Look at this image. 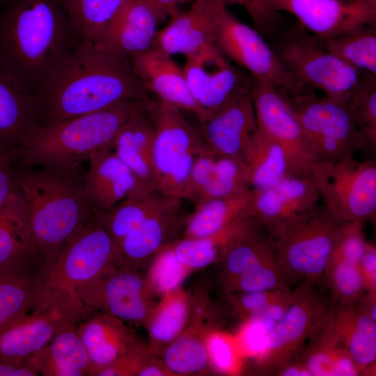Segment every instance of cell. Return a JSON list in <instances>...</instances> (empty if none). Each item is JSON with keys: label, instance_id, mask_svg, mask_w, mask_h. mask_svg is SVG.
<instances>
[{"label": "cell", "instance_id": "obj_1", "mask_svg": "<svg viewBox=\"0 0 376 376\" xmlns=\"http://www.w3.org/2000/svg\"><path fill=\"white\" fill-rule=\"evenodd\" d=\"M81 40L61 0H0V68L33 98Z\"/></svg>", "mask_w": 376, "mask_h": 376}, {"label": "cell", "instance_id": "obj_2", "mask_svg": "<svg viewBox=\"0 0 376 376\" xmlns=\"http://www.w3.org/2000/svg\"><path fill=\"white\" fill-rule=\"evenodd\" d=\"M148 91L130 58L81 40L33 98L38 125L145 100Z\"/></svg>", "mask_w": 376, "mask_h": 376}, {"label": "cell", "instance_id": "obj_3", "mask_svg": "<svg viewBox=\"0 0 376 376\" xmlns=\"http://www.w3.org/2000/svg\"><path fill=\"white\" fill-rule=\"evenodd\" d=\"M86 175L81 165L39 169L21 166L14 171L34 250L46 264L95 217L85 196Z\"/></svg>", "mask_w": 376, "mask_h": 376}, {"label": "cell", "instance_id": "obj_4", "mask_svg": "<svg viewBox=\"0 0 376 376\" xmlns=\"http://www.w3.org/2000/svg\"><path fill=\"white\" fill-rule=\"evenodd\" d=\"M135 102H121L97 111L36 127L19 150L20 166L73 168L96 151L113 148Z\"/></svg>", "mask_w": 376, "mask_h": 376}, {"label": "cell", "instance_id": "obj_5", "mask_svg": "<svg viewBox=\"0 0 376 376\" xmlns=\"http://www.w3.org/2000/svg\"><path fill=\"white\" fill-rule=\"evenodd\" d=\"M93 311L75 292L43 287L30 308L0 328V361L28 363L58 332L77 327Z\"/></svg>", "mask_w": 376, "mask_h": 376}, {"label": "cell", "instance_id": "obj_6", "mask_svg": "<svg viewBox=\"0 0 376 376\" xmlns=\"http://www.w3.org/2000/svg\"><path fill=\"white\" fill-rule=\"evenodd\" d=\"M342 224L317 205L267 233L278 264L293 283L326 285L325 269Z\"/></svg>", "mask_w": 376, "mask_h": 376}, {"label": "cell", "instance_id": "obj_7", "mask_svg": "<svg viewBox=\"0 0 376 376\" xmlns=\"http://www.w3.org/2000/svg\"><path fill=\"white\" fill-rule=\"evenodd\" d=\"M146 105L155 130L152 164L157 189L189 200L195 159L210 148L179 107L159 100Z\"/></svg>", "mask_w": 376, "mask_h": 376}, {"label": "cell", "instance_id": "obj_8", "mask_svg": "<svg viewBox=\"0 0 376 376\" xmlns=\"http://www.w3.org/2000/svg\"><path fill=\"white\" fill-rule=\"evenodd\" d=\"M312 90L307 86L294 93L278 91L293 111L317 160L335 162L367 150L347 105L324 95L319 97Z\"/></svg>", "mask_w": 376, "mask_h": 376}, {"label": "cell", "instance_id": "obj_9", "mask_svg": "<svg viewBox=\"0 0 376 376\" xmlns=\"http://www.w3.org/2000/svg\"><path fill=\"white\" fill-rule=\"evenodd\" d=\"M310 178L336 220L373 221L376 214V162L358 160L354 155L335 162L317 161Z\"/></svg>", "mask_w": 376, "mask_h": 376}, {"label": "cell", "instance_id": "obj_10", "mask_svg": "<svg viewBox=\"0 0 376 376\" xmlns=\"http://www.w3.org/2000/svg\"><path fill=\"white\" fill-rule=\"evenodd\" d=\"M121 266L118 245L95 217L45 265L41 281L45 288L77 293Z\"/></svg>", "mask_w": 376, "mask_h": 376}, {"label": "cell", "instance_id": "obj_11", "mask_svg": "<svg viewBox=\"0 0 376 376\" xmlns=\"http://www.w3.org/2000/svg\"><path fill=\"white\" fill-rule=\"evenodd\" d=\"M274 52L298 81L342 104H346L363 76L362 72L329 52L322 40L305 31L288 34Z\"/></svg>", "mask_w": 376, "mask_h": 376}, {"label": "cell", "instance_id": "obj_12", "mask_svg": "<svg viewBox=\"0 0 376 376\" xmlns=\"http://www.w3.org/2000/svg\"><path fill=\"white\" fill-rule=\"evenodd\" d=\"M331 307L319 287L299 283L292 290L288 309L267 332L265 350L258 361L260 369L266 373H274L294 359L326 319Z\"/></svg>", "mask_w": 376, "mask_h": 376}, {"label": "cell", "instance_id": "obj_13", "mask_svg": "<svg viewBox=\"0 0 376 376\" xmlns=\"http://www.w3.org/2000/svg\"><path fill=\"white\" fill-rule=\"evenodd\" d=\"M225 7L221 11L216 45L232 63L247 71L251 78L265 81L279 91H299L304 85L283 65L260 33L241 21Z\"/></svg>", "mask_w": 376, "mask_h": 376}, {"label": "cell", "instance_id": "obj_14", "mask_svg": "<svg viewBox=\"0 0 376 376\" xmlns=\"http://www.w3.org/2000/svg\"><path fill=\"white\" fill-rule=\"evenodd\" d=\"M182 69L201 113L198 122L233 102L251 86V77L233 65L216 44L187 56Z\"/></svg>", "mask_w": 376, "mask_h": 376}, {"label": "cell", "instance_id": "obj_15", "mask_svg": "<svg viewBox=\"0 0 376 376\" xmlns=\"http://www.w3.org/2000/svg\"><path fill=\"white\" fill-rule=\"evenodd\" d=\"M251 94L258 130L282 147L294 175L309 176L318 160L290 106L276 88L259 79L251 78Z\"/></svg>", "mask_w": 376, "mask_h": 376}, {"label": "cell", "instance_id": "obj_16", "mask_svg": "<svg viewBox=\"0 0 376 376\" xmlns=\"http://www.w3.org/2000/svg\"><path fill=\"white\" fill-rule=\"evenodd\" d=\"M85 305L123 321L144 323L155 304L146 277L136 269L115 268L78 292Z\"/></svg>", "mask_w": 376, "mask_h": 376}, {"label": "cell", "instance_id": "obj_17", "mask_svg": "<svg viewBox=\"0 0 376 376\" xmlns=\"http://www.w3.org/2000/svg\"><path fill=\"white\" fill-rule=\"evenodd\" d=\"M199 124L200 127L197 130L211 150L244 164L258 132L251 86L233 102Z\"/></svg>", "mask_w": 376, "mask_h": 376}, {"label": "cell", "instance_id": "obj_18", "mask_svg": "<svg viewBox=\"0 0 376 376\" xmlns=\"http://www.w3.org/2000/svg\"><path fill=\"white\" fill-rule=\"evenodd\" d=\"M226 6L225 0H194L187 10L180 11L157 31L154 47L171 56H187L216 44L220 15Z\"/></svg>", "mask_w": 376, "mask_h": 376}, {"label": "cell", "instance_id": "obj_19", "mask_svg": "<svg viewBox=\"0 0 376 376\" xmlns=\"http://www.w3.org/2000/svg\"><path fill=\"white\" fill-rule=\"evenodd\" d=\"M251 213L267 233L318 205L320 195L310 176L290 175L275 185L251 191Z\"/></svg>", "mask_w": 376, "mask_h": 376}, {"label": "cell", "instance_id": "obj_20", "mask_svg": "<svg viewBox=\"0 0 376 376\" xmlns=\"http://www.w3.org/2000/svg\"><path fill=\"white\" fill-rule=\"evenodd\" d=\"M158 18L144 0H124L96 43L130 58L154 47Z\"/></svg>", "mask_w": 376, "mask_h": 376}, {"label": "cell", "instance_id": "obj_21", "mask_svg": "<svg viewBox=\"0 0 376 376\" xmlns=\"http://www.w3.org/2000/svg\"><path fill=\"white\" fill-rule=\"evenodd\" d=\"M154 135V125L145 100L135 102L113 143L115 152L137 180L138 188L133 194L157 190L152 164Z\"/></svg>", "mask_w": 376, "mask_h": 376}, {"label": "cell", "instance_id": "obj_22", "mask_svg": "<svg viewBox=\"0 0 376 376\" xmlns=\"http://www.w3.org/2000/svg\"><path fill=\"white\" fill-rule=\"evenodd\" d=\"M278 13L294 15L299 25L321 40L361 25H376L350 0H269Z\"/></svg>", "mask_w": 376, "mask_h": 376}, {"label": "cell", "instance_id": "obj_23", "mask_svg": "<svg viewBox=\"0 0 376 376\" xmlns=\"http://www.w3.org/2000/svg\"><path fill=\"white\" fill-rule=\"evenodd\" d=\"M113 148L92 153L84 182L88 207L95 217L136 191L138 182Z\"/></svg>", "mask_w": 376, "mask_h": 376}, {"label": "cell", "instance_id": "obj_24", "mask_svg": "<svg viewBox=\"0 0 376 376\" xmlns=\"http://www.w3.org/2000/svg\"><path fill=\"white\" fill-rule=\"evenodd\" d=\"M182 199L167 196L159 207L117 244L126 267L136 269L170 244L181 221Z\"/></svg>", "mask_w": 376, "mask_h": 376}, {"label": "cell", "instance_id": "obj_25", "mask_svg": "<svg viewBox=\"0 0 376 376\" xmlns=\"http://www.w3.org/2000/svg\"><path fill=\"white\" fill-rule=\"evenodd\" d=\"M130 61L148 91L154 93L160 101L191 112L198 120L201 118V111L189 91L183 69L171 56L152 47Z\"/></svg>", "mask_w": 376, "mask_h": 376}, {"label": "cell", "instance_id": "obj_26", "mask_svg": "<svg viewBox=\"0 0 376 376\" xmlns=\"http://www.w3.org/2000/svg\"><path fill=\"white\" fill-rule=\"evenodd\" d=\"M76 331L88 356L90 375H96L136 343L123 321L105 312L93 313Z\"/></svg>", "mask_w": 376, "mask_h": 376}, {"label": "cell", "instance_id": "obj_27", "mask_svg": "<svg viewBox=\"0 0 376 376\" xmlns=\"http://www.w3.org/2000/svg\"><path fill=\"white\" fill-rule=\"evenodd\" d=\"M329 318L336 338L360 373H368L376 360V320L357 301L338 303L332 306Z\"/></svg>", "mask_w": 376, "mask_h": 376}, {"label": "cell", "instance_id": "obj_28", "mask_svg": "<svg viewBox=\"0 0 376 376\" xmlns=\"http://www.w3.org/2000/svg\"><path fill=\"white\" fill-rule=\"evenodd\" d=\"M45 266L40 260L0 266V328L36 301Z\"/></svg>", "mask_w": 376, "mask_h": 376}, {"label": "cell", "instance_id": "obj_29", "mask_svg": "<svg viewBox=\"0 0 376 376\" xmlns=\"http://www.w3.org/2000/svg\"><path fill=\"white\" fill-rule=\"evenodd\" d=\"M33 260L45 263L34 250L26 207L17 187L0 205V266Z\"/></svg>", "mask_w": 376, "mask_h": 376}, {"label": "cell", "instance_id": "obj_30", "mask_svg": "<svg viewBox=\"0 0 376 376\" xmlns=\"http://www.w3.org/2000/svg\"><path fill=\"white\" fill-rule=\"evenodd\" d=\"M37 126L33 98L0 68V143L19 152Z\"/></svg>", "mask_w": 376, "mask_h": 376}, {"label": "cell", "instance_id": "obj_31", "mask_svg": "<svg viewBox=\"0 0 376 376\" xmlns=\"http://www.w3.org/2000/svg\"><path fill=\"white\" fill-rule=\"evenodd\" d=\"M262 228L252 215L239 219L217 233L201 238H182L175 246L180 261L191 270L220 261L226 251L240 239Z\"/></svg>", "mask_w": 376, "mask_h": 376}, {"label": "cell", "instance_id": "obj_32", "mask_svg": "<svg viewBox=\"0 0 376 376\" xmlns=\"http://www.w3.org/2000/svg\"><path fill=\"white\" fill-rule=\"evenodd\" d=\"M76 328L68 327L58 332L28 363L45 376L90 375L88 356Z\"/></svg>", "mask_w": 376, "mask_h": 376}, {"label": "cell", "instance_id": "obj_33", "mask_svg": "<svg viewBox=\"0 0 376 376\" xmlns=\"http://www.w3.org/2000/svg\"><path fill=\"white\" fill-rule=\"evenodd\" d=\"M251 196L250 189L196 203L194 212L186 221L183 238L207 237L239 219L252 215Z\"/></svg>", "mask_w": 376, "mask_h": 376}, {"label": "cell", "instance_id": "obj_34", "mask_svg": "<svg viewBox=\"0 0 376 376\" xmlns=\"http://www.w3.org/2000/svg\"><path fill=\"white\" fill-rule=\"evenodd\" d=\"M329 313L308 339V347L299 360L308 368L311 376L359 375L358 368L332 330Z\"/></svg>", "mask_w": 376, "mask_h": 376}, {"label": "cell", "instance_id": "obj_35", "mask_svg": "<svg viewBox=\"0 0 376 376\" xmlns=\"http://www.w3.org/2000/svg\"><path fill=\"white\" fill-rule=\"evenodd\" d=\"M244 164L248 170L251 191L267 189L285 178L294 175L282 147L258 130Z\"/></svg>", "mask_w": 376, "mask_h": 376}, {"label": "cell", "instance_id": "obj_36", "mask_svg": "<svg viewBox=\"0 0 376 376\" xmlns=\"http://www.w3.org/2000/svg\"><path fill=\"white\" fill-rule=\"evenodd\" d=\"M189 311L188 297L181 288L163 295L144 322L153 350L165 349L183 331Z\"/></svg>", "mask_w": 376, "mask_h": 376}, {"label": "cell", "instance_id": "obj_37", "mask_svg": "<svg viewBox=\"0 0 376 376\" xmlns=\"http://www.w3.org/2000/svg\"><path fill=\"white\" fill-rule=\"evenodd\" d=\"M167 196L159 190L145 194H131L97 219L117 244L155 212Z\"/></svg>", "mask_w": 376, "mask_h": 376}, {"label": "cell", "instance_id": "obj_38", "mask_svg": "<svg viewBox=\"0 0 376 376\" xmlns=\"http://www.w3.org/2000/svg\"><path fill=\"white\" fill-rule=\"evenodd\" d=\"M322 42L329 52L347 64L376 75L375 25H361Z\"/></svg>", "mask_w": 376, "mask_h": 376}, {"label": "cell", "instance_id": "obj_39", "mask_svg": "<svg viewBox=\"0 0 376 376\" xmlns=\"http://www.w3.org/2000/svg\"><path fill=\"white\" fill-rule=\"evenodd\" d=\"M260 229L240 239L224 253L220 260L223 283L260 264L276 258L269 235L262 233Z\"/></svg>", "mask_w": 376, "mask_h": 376}, {"label": "cell", "instance_id": "obj_40", "mask_svg": "<svg viewBox=\"0 0 376 376\" xmlns=\"http://www.w3.org/2000/svg\"><path fill=\"white\" fill-rule=\"evenodd\" d=\"M230 294L228 301L237 315L251 322L272 325L283 316L292 301L290 289Z\"/></svg>", "mask_w": 376, "mask_h": 376}, {"label": "cell", "instance_id": "obj_41", "mask_svg": "<svg viewBox=\"0 0 376 376\" xmlns=\"http://www.w3.org/2000/svg\"><path fill=\"white\" fill-rule=\"evenodd\" d=\"M124 0H61L82 40L97 42Z\"/></svg>", "mask_w": 376, "mask_h": 376}, {"label": "cell", "instance_id": "obj_42", "mask_svg": "<svg viewBox=\"0 0 376 376\" xmlns=\"http://www.w3.org/2000/svg\"><path fill=\"white\" fill-rule=\"evenodd\" d=\"M164 365L171 375L203 371L209 364L203 339L194 329L182 331L164 351Z\"/></svg>", "mask_w": 376, "mask_h": 376}, {"label": "cell", "instance_id": "obj_43", "mask_svg": "<svg viewBox=\"0 0 376 376\" xmlns=\"http://www.w3.org/2000/svg\"><path fill=\"white\" fill-rule=\"evenodd\" d=\"M364 75L346 105L366 143L367 150L373 152L376 149V75Z\"/></svg>", "mask_w": 376, "mask_h": 376}, {"label": "cell", "instance_id": "obj_44", "mask_svg": "<svg viewBox=\"0 0 376 376\" xmlns=\"http://www.w3.org/2000/svg\"><path fill=\"white\" fill-rule=\"evenodd\" d=\"M250 189L245 165L233 157L217 154L212 178L203 200L229 196Z\"/></svg>", "mask_w": 376, "mask_h": 376}, {"label": "cell", "instance_id": "obj_45", "mask_svg": "<svg viewBox=\"0 0 376 376\" xmlns=\"http://www.w3.org/2000/svg\"><path fill=\"white\" fill-rule=\"evenodd\" d=\"M293 282L282 270L276 258L260 264L224 283L227 292L290 290Z\"/></svg>", "mask_w": 376, "mask_h": 376}, {"label": "cell", "instance_id": "obj_46", "mask_svg": "<svg viewBox=\"0 0 376 376\" xmlns=\"http://www.w3.org/2000/svg\"><path fill=\"white\" fill-rule=\"evenodd\" d=\"M146 281L154 293L162 295L180 288V285L191 272L175 256L171 243L154 256Z\"/></svg>", "mask_w": 376, "mask_h": 376}, {"label": "cell", "instance_id": "obj_47", "mask_svg": "<svg viewBox=\"0 0 376 376\" xmlns=\"http://www.w3.org/2000/svg\"><path fill=\"white\" fill-rule=\"evenodd\" d=\"M325 285L338 303H355L366 292L357 265L334 258L325 269Z\"/></svg>", "mask_w": 376, "mask_h": 376}, {"label": "cell", "instance_id": "obj_48", "mask_svg": "<svg viewBox=\"0 0 376 376\" xmlns=\"http://www.w3.org/2000/svg\"><path fill=\"white\" fill-rule=\"evenodd\" d=\"M364 224L361 221L343 223L330 258L357 265L367 241Z\"/></svg>", "mask_w": 376, "mask_h": 376}, {"label": "cell", "instance_id": "obj_49", "mask_svg": "<svg viewBox=\"0 0 376 376\" xmlns=\"http://www.w3.org/2000/svg\"><path fill=\"white\" fill-rule=\"evenodd\" d=\"M209 363L217 370L227 373L235 364V352L230 342L219 333L204 337Z\"/></svg>", "mask_w": 376, "mask_h": 376}, {"label": "cell", "instance_id": "obj_50", "mask_svg": "<svg viewBox=\"0 0 376 376\" xmlns=\"http://www.w3.org/2000/svg\"><path fill=\"white\" fill-rule=\"evenodd\" d=\"M226 4L242 7L250 17L254 28L259 32L270 30L279 19V13L269 0H225Z\"/></svg>", "mask_w": 376, "mask_h": 376}, {"label": "cell", "instance_id": "obj_51", "mask_svg": "<svg viewBox=\"0 0 376 376\" xmlns=\"http://www.w3.org/2000/svg\"><path fill=\"white\" fill-rule=\"evenodd\" d=\"M19 152L0 143V205L16 189L13 165L17 160Z\"/></svg>", "mask_w": 376, "mask_h": 376}, {"label": "cell", "instance_id": "obj_52", "mask_svg": "<svg viewBox=\"0 0 376 376\" xmlns=\"http://www.w3.org/2000/svg\"><path fill=\"white\" fill-rule=\"evenodd\" d=\"M366 291H376V248L368 241L357 263Z\"/></svg>", "mask_w": 376, "mask_h": 376}, {"label": "cell", "instance_id": "obj_53", "mask_svg": "<svg viewBox=\"0 0 376 376\" xmlns=\"http://www.w3.org/2000/svg\"><path fill=\"white\" fill-rule=\"evenodd\" d=\"M154 10L160 22L173 17L180 10V7L188 0H144Z\"/></svg>", "mask_w": 376, "mask_h": 376}, {"label": "cell", "instance_id": "obj_54", "mask_svg": "<svg viewBox=\"0 0 376 376\" xmlns=\"http://www.w3.org/2000/svg\"><path fill=\"white\" fill-rule=\"evenodd\" d=\"M38 371L29 363L0 361V376H36Z\"/></svg>", "mask_w": 376, "mask_h": 376}, {"label": "cell", "instance_id": "obj_55", "mask_svg": "<svg viewBox=\"0 0 376 376\" xmlns=\"http://www.w3.org/2000/svg\"><path fill=\"white\" fill-rule=\"evenodd\" d=\"M273 373L279 376H311L304 363L301 360L295 361L294 359L281 365Z\"/></svg>", "mask_w": 376, "mask_h": 376}, {"label": "cell", "instance_id": "obj_56", "mask_svg": "<svg viewBox=\"0 0 376 376\" xmlns=\"http://www.w3.org/2000/svg\"><path fill=\"white\" fill-rule=\"evenodd\" d=\"M171 375L166 369L165 366L158 364L157 363L148 362L141 368L138 375L139 376H159V375Z\"/></svg>", "mask_w": 376, "mask_h": 376}, {"label": "cell", "instance_id": "obj_57", "mask_svg": "<svg viewBox=\"0 0 376 376\" xmlns=\"http://www.w3.org/2000/svg\"><path fill=\"white\" fill-rule=\"evenodd\" d=\"M369 19L376 23V0H350Z\"/></svg>", "mask_w": 376, "mask_h": 376}]
</instances>
